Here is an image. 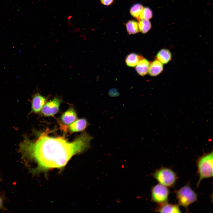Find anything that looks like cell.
Wrapping results in <instances>:
<instances>
[{"instance_id": "1", "label": "cell", "mask_w": 213, "mask_h": 213, "mask_svg": "<svg viewBox=\"0 0 213 213\" xmlns=\"http://www.w3.org/2000/svg\"><path fill=\"white\" fill-rule=\"evenodd\" d=\"M48 131L41 133L34 141L25 135L19 145V151L25 165L31 162L36 164V167L29 170L33 174L63 168L73 156L88 149L93 138L84 132L70 142L64 137L49 136Z\"/></svg>"}, {"instance_id": "2", "label": "cell", "mask_w": 213, "mask_h": 213, "mask_svg": "<svg viewBox=\"0 0 213 213\" xmlns=\"http://www.w3.org/2000/svg\"><path fill=\"white\" fill-rule=\"evenodd\" d=\"M213 159L212 151L203 154L197 159V173L199 176L197 187L203 179L213 177Z\"/></svg>"}, {"instance_id": "3", "label": "cell", "mask_w": 213, "mask_h": 213, "mask_svg": "<svg viewBox=\"0 0 213 213\" xmlns=\"http://www.w3.org/2000/svg\"><path fill=\"white\" fill-rule=\"evenodd\" d=\"M174 192L178 201V205L184 207L187 211L188 206L198 199L197 194L188 184L178 190H175Z\"/></svg>"}, {"instance_id": "4", "label": "cell", "mask_w": 213, "mask_h": 213, "mask_svg": "<svg viewBox=\"0 0 213 213\" xmlns=\"http://www.w3.org/2000/svg\"><path fill=\"white\" fill-rule=\"evenodd\" d=\"M159 183L167 187L174 186L177 179L176 173L171 169L162 167L151 174Z\"/></svg>"}, {"instance_id": "5", "label": "cell", "mask_w": 213, "mask_h": 213, "mask_svg": "<svg viewBox=\"0 0 213 213\" xmlns=\"http://www.w3.org/2000/svg\"><path fill=\"white\" fill-rule=\"evenodd\" d=\"M170 193L167 187L158 183L151 188V201L159 204L167 202Z\"/></svg>"}, {"instance_id": "6", "label": "cell", "mask_w": 213, "mask_h": 213, "mask_svg": "<svg viewBox=\"0 0 213 213\" xmlns=\"http://www.w3.org/2000/svg\"><path fill=\"white\" fill-rule=\"evenodd\" d=\"M62 102L61 99L56 97L46 103L41 112L42 114L45 116L50 117L56 114L59 112Z\"/></svg>"}, {"instance_id": "7", "label": "cell", "mask_w": 213, "mask_h": 213, "mask_svg": "<svg viewBox=\"0 0 213 213\" xmlns=\"http://www.w3.org/2000/svg\"><path fill=\"white\" fill-rule=\"evenodd\" d=\"M47 99L38 93H35L32 96L31 100V112L37 114L39 113Z\"/></svg>"}, {"instance_id": "8", "label": "cell", "mask_w": 213, "mask_h": 213, "mask_svg": "<svg viewBox=\"0 0 213 213\" xmlns=\"http://www.w3.org/2000/svg\"><path fill=\"white\" fill-rule=\"evenodd\" d=\"M77 118V114L75 109L73 107L70 106L61 115L60 120L62 124L68 125L75 121Z\"/></svg>"}, {"instance_id": "9", "label": "cell", "mask_w": 213, "mask_h": 213, "mask_svg": "<svg viewBox=\"0 0 213 213\" xmlns=\"http://www.w3.org/2000/svg\"><path fill=\"white\" fill-rule=\"evenodd\" d=\"M155 211L160 213L181 212L179 205L170 204L167 202L159 204Z\"/></svg>"}, {"instance_id": "10", "label": "cell", "mask_w": 213, "mask_h": 213, "mask_svg": "<svg viewBox=\"0 0 213 213\" xmlns=\"http://www.w3.org/2000/svg\"><path fill=\"white\" fill-rule=\"evenodd\" d=\"M88 123L85 119L81 118L74 121L68 127V130L71 133L82 131L88 126Z\"/></svg>"}, {"instance_id": "11", "label": "cell", "mask_w": 213, "mask_h": 213, "mask_svg": "<svg viewBox=\"0 0 213 213\" xmlns=\"http://www.w3.org/2000/svg\"><path fill=\"white\" fill-rule=\"evenodd\" d=\"M150 64L149 62L143 57L136 66V71L141 76L145 75L148 72Z\"/></svg>"}, {"instance_id": "12", "label": "cell", "mask_w": 213, "mask_h": 213, "mask_svg": "<svg viewBox=\"0 0 213 213\" xmlns=\"http://www.w3.org/2000/svg\"><path fill=\"white\" fill-rule=\"evenodd\" d=\"M163 69V64L156 59L150 62L148 73L151 76H155L159 74Z\"/></svg>"}, {"instance_id": "13", "label": "cell", "mask_w": 213, "mask_h": 213, "mask_svg": "<svg viewBox=\"0 0 213 213\" xmlns=\"http://www.w3.org/2000/svg\"><path fill=\"white\" fill-rule=\"evenodd\" d=\"M172 57V54L170 51L168 49H163L157 53L156 59L163 64H166L170 61Z\"/></svg>"}, {"instance_id": "14", "label": "cell", "mask_w": 213, "mask_h": 213, "mask_svg": "<svg viewBox=\"0 0 213 213\" xmlns=\"http://www.w3.org/2000/svg\"><path fill=\"white\" fill-rule=\"evenodd\" d=\"M142 57L135 53H131L128 55L125 58L126 64L130 67H135Z\"/></svg>"}, {"instance_id": "15", "label": "cell", "mask_w": 213, "mask_h": 213, "mask_svg": "<svg viewBox=\"0 0 213 213\" xmlns=\"http://www.w3.org/2000/svg\"><path fill=\"white\" fill-rule=\"evenodd\" d=\"M126 27L130 35L135 34L139 32L138 22L134 20L128 21L126 24Z\"/></svg>"}, {"instance_id": "16", "label": "cell", "mask_w": 213, "mask_h": 213, "mask_svg": "<svg viewBox=\"0 0 213 213\" xmlns=\"http://www.w3.org/2000/svg\"><path fill=\"white\" fill-rule=\"evenodd\" d=\"M143 8V6L141 4H135L130 8V13L132 16L139 21L140 20V14Z\"/></svg>"}, {"instance_id": "17", "label": "cell", "mask_w": 213, "mask_h": 213, "mask_svg": "<svg viewBox=\"0 0 213 213\" xmlns=\"http://www.w3.org/2000/svg\"><path fill=\"white\" fill-rule=\"evenodd\" d=\"M138 24L139 31L144 34L146 33L151 27V23L148 20H141Z\"/></svg>"}, {"instance_id": "18", "label": "cell", "mask_w": 213, "mask_h": 213, "mask_svg": "<svg viewBox=\"0 0 213 213\" xmlns=\"http://www.w3.org/2000/svg\"><path fill=\"white\" fill-rule=\"evenodd\" d=\"M153 16V13L151 9L149 7H143L140 14L141 20H149L151 19Z\"/></svg>"}, {"instance_id": "19", "label": "cell", "mask_w": 213, "mask_h": 213, "mask_svg": "<svg viewBox=\"0 0 213 213\" xmlns=\"http://www.w3.org/2000/svg\"><path fill=\"white\" fill-rule=\"evenodd\" d=\"M109 95L111 96L115 97L119 95L118 91L116 89H112L109 91Z\"/></svg>"}, {"instance_id": "20", "label": "cell", "mask_w": 213, "mask_h": 213, "mask_svg": "<svg viewBox=\"0 0 213 213\" xmlns=\"http://www.w3.org/2000/svg\"><path fill=\"white\" fill-rule=\"evenodd\" d=\"M101 3L104 5L108 6L112 4L114 0H100Z\"/></svg>"}, {"instance_id": "21", "label": "cell", "mask_w": 213, "mask_h": 213, "mask_svg": "<svg viewBox=\"0 0 213 213\" xmlns=\"http://www.w3.org/2000/svg\"><path fill=\"white\" fill-rule=\"evenodd\" d=\"M4 198L2 196H0V209L4 210L5 209L4 205Z\"/></svg>"}, {"instance_id": "22", "label": "cell", "mask_w": 213, "mask_h": 213, "mask_svg": "<svg viewBox=\"0 0 213 213\" xmlns=\"http://www.w3.org/2000/svg\"><path fill=\"white\" fill-rule=\"evenodd\" d=\"M1 178H0V181H1Z\"/></svg>"}]
</instances>
